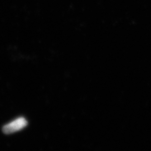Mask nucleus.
<instances>
[{"mask_svg":"<svg viewBox=\"0 0 151 151\" xmlns=\"http://www.w3.org/2000/svg\"><path fill=\"white\" fill-rule=\"evenodd\" d=\"M27 125V120L23 117H20L4 126L2 130L5 134H11L22 129Z\"/></svg>","mask_w":151,"mask_h":151,"instance_id":"f257e3e1","label":"nucleus"}]
</instances>
